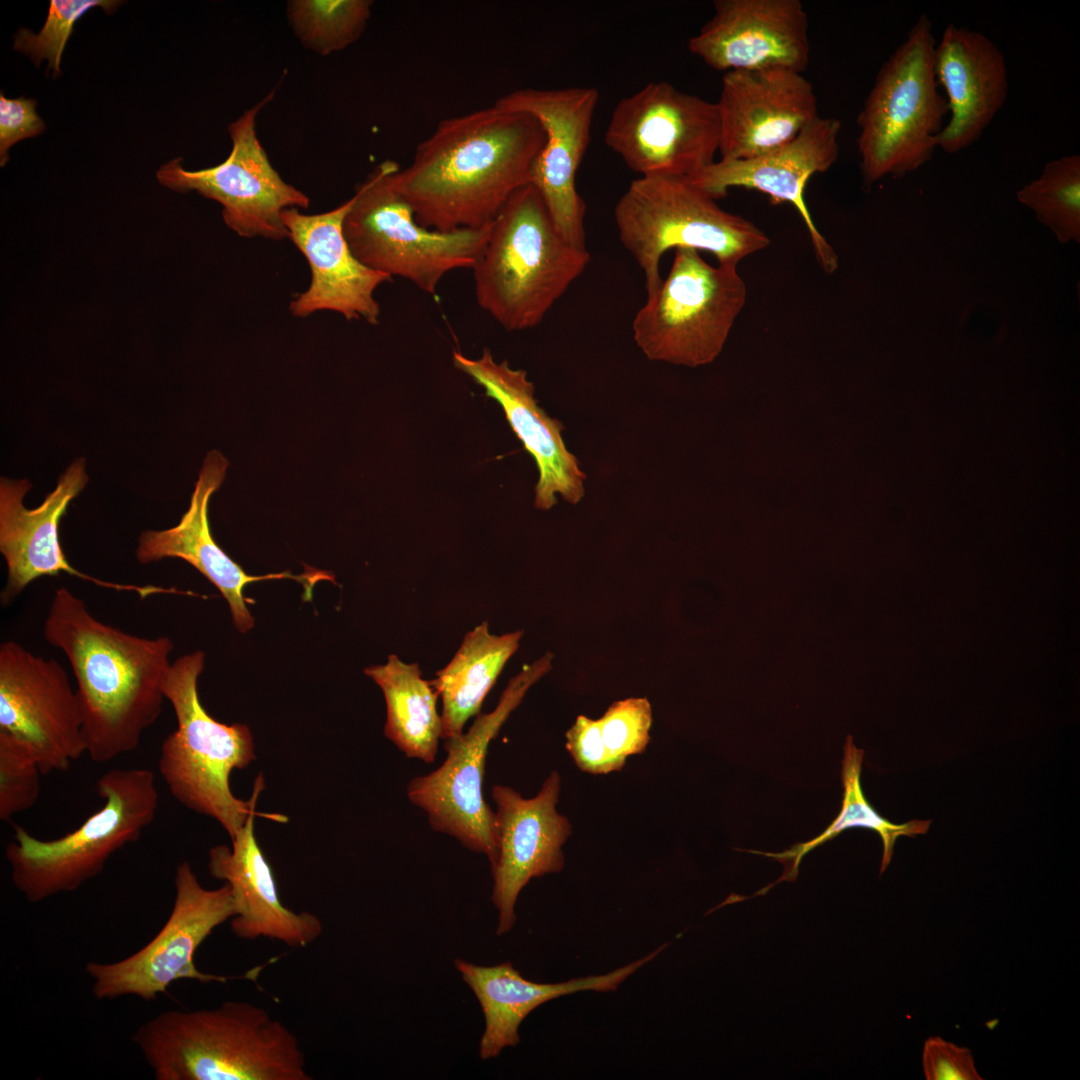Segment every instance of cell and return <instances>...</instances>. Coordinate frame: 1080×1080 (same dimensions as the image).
Here are the masks:
<instances>
[{"instance_id":"1","label":"cell","mask_w":1080,"mask_h":1080,"mask_svg":"<svg viewBox=\"0 0 1080 1080\" xmlns=\"http://www.w3.org/2000/svg\"><path fill=\"white\" fill-rule=\"evenodd\" d=\"M544 143L534 117L493 104L441 120L390 182L422 226L482 228L530 183Z\"/></svg>"},{"instance_id":"2","label":"cell","mask_w":1080,"mask_h":1080,"mask_svg":"<svg viewBox=\"0 0 1080 1080\" xmlns=\"http://www.w3.org/2000/svg\"><path fill=\"white\" fill-rule=\"evenodd\" d=\"M43 635L72 669L90 759L103 764L135 750L161 713L172 640L106 624L66 587L54 592Z\"/></svg>"},{"instance_id":"3","label":"cell","mask_w":1080,"mask_h":1080,"mask_svg":"<svg viewBox=\"0 0 1080 1080\" xmlns=\"http://www.w3.org/2000/svg\"><path fill=\"white\" fill-rule=\"evenodd\" d=\"M157 1080H311L295 1034L247 1001L161 1012L132 1035Z\"/></svg>"},{"instance_id":"4","label":"cell","mask_w":1080,"mask_h":1080,"mask_svg":"<svg viewBox=\"0 0 1080 1080\" xmlns=\"http://www.w3.org/2000/svg\"><path fill=\"white\" fill-rule=\"evenodd\" d=\"M590 261L558 232L531 183L516 190L491 224L474 265L478 304L503 328L536 327Z\"/></svg>"},{"instance_id":"5","label":"cell","mask_w":1080,"mask_h":1080,"mask_svg":"<svg viewBox=\"0 0 1080 1080\" xmlns=\"http://www.w3.org/2000/svg\"><path fill=\"white\" fill-rule=\"evenodd\" d=\"M204 661V653L195 651L168 669L163 692L174 709L177 729L162 743L159 771L180 803L215 819L233 839L256 812L264 778L262 774L256 778L246 801L231 791L232 771L255 759L253 737L246 725L221 723L201 704L198 678Z\"/></svg>"},{"instance_id":"6","label":"cell","mask_w":1080,"mask_h":1080,"mask_svg":"<svg viewBox=\"0 0 1080 1080\" xmlns=\"http://www.w3.org/2000/svg\"><path fill=\"white\" fill-rule=\"evenodd\" d=\"M101 808L77 829L42 840L23 827L5 849L15 888L31 903L72 892L104 869L124 846L136 842L155 819L159 794L152 771L111 769L97 781Z\"/></svg>"},{"instance_id":"7","label":"cell","mask_w":1080,"mask_h":1080,"mask_svg":"<svg viewBox=\"0 0 1080 1080\" xmlns=\"http://www.w3.org/2000/svg\"><path fill=\"white\" fill-rule=\"evenodd\" d=\"M936 39L922 14L881 66L857 118L865 186L902 177L933 157L949 113L934 70Z\"/></svg>"},{"instance_id":"8","label":"cell","mask_w":1080,"mask_h":1080,"mask_svg":"<svg viewBox=\"0 0 1080 1080\" xmlns=\"http://www.w3.org/2000/svg\"><path fill=\"white\" fill-rule=\"evenodd\" d=\"M614 220L622 245L645 277L647 296L661 285L659 263L669 249L691 248L738 266L770 244L753 222L722 209L687 176H640L618 199Z\"/></svg>"},{"instance_id":"9","label":"cell","mask_w":1080,"mask_h":1080,"mask_svg":"<svg viewBox=\"0 0 1080 1080\" xmlns=\"http://www.w3.org/2000/svg\"><path fill=\"white\" fill-rule=\"evenodd\" d=\"M399 168L386 160L356 189L344 220V236L354 256L368 268L402 277L434 294L448 272L474 267L491 224L453 231L422 226L390 182Z\"/></svg>"},{"instance_id":"10","label":"cell","mask_w":1080,"mask_h":1080,"mask_svg":"<svg viewBox=\"0 0 1080 1080\" xmlns=\"http://www.w3.org/2000/svg\"><path fill=\"white\" fill-rule=\"evenodd\" d=\"M746 299L737 266H712L699 251L677 248L667 277L634 317L633 339L651 361L687 367L711 363Z\"/></svg>"},{"instance_id":"11","label":"cell","mask_w":1080,"mask_h":1080,"mask_svg":"<svg viewBox=\"0 0 1080 1080\" xmlns=\"http://www.w3.org/2000/svg\"><path fill=\"white\" fill-rule=\"evenodd\" d=\"M552 658L546 653L524 666L510 679L494 710L479 713L466 733L443 740L447 756L441 766L407 786L408 799L427 814L433 830L484 854L491 865L498 847L495 812L482 793L488 748L529 688L551 669Z\"/></svg>"},{"instance_id":"12","label":"cell","mask_w":1080,"mask_h":1080,"mask_svg":"<svg viewBox=\"0 0 1080 1080\" xmlns=\"http://www.w3.org/2000/svg\"><path fill=\"white\" fill-rule=\"evenodd\" d=\"M174 882L176 895L171 913L149 943L117 962L87 963L85 971L93 979L95 998L113 1000L133 995L152 1001L178 980L228 981L225 976L199 970L194 956L218 926L235 916L230 887L224 883L217 889L204 888L189 862L177 866Z\"/></svg>"},{"instance_id":"13","label":"cell","mask_w":1080,"mask_h":1080,"mask_svg":"<svg viewBox=\"0 0 1080 1080\" xmlns=\"http://www.w3.org/2000/svg\"><path fill=\"white\" fill-rule=\"evenodd\" d=\"M719 140L716 103L666 81L622 98L604 136L607 147L640 176L691 177L715 162Z\"/></svg>"},{"instance_id":"14","label":"cell","mask_w":1080,"mask_h":1080,"mask_svg":"<svg viewBox=\"0 0 1080 1080\" xmlns=\"http://www.w3.org/2000/svg\"><path fill=\"white\" fill-rule=\"evenodd\" d=\"M274 95L271 91L228 125L232 149L222 163L191 171L177 157L156 172L158 181L171 190L197 191L220 203L225 224L241 237L289 238L283 211L310 206L309 197L273 168L257 137V115Z\"/></svg>"},{"instance_id":"15","label":"cell","mask_w":1080,"mask_h":1080,"mask_svg":"<svg viewBox=\"0 0 1080 1080\" xmlns=\"http://www.w3.org/2000/svg\"><path fill=\"white\" fill-rule=\"evenodd\" d=\"M0 733L23 742L42 774L86 753L83 716L65 668L8 640L0 645Z\"/></svg>"},{"instance_id":"16","label":"cell","mask_w":1080,"mask_h":1080,"mask_svg":"<svg viewBox=\"0 0 1080 1080\" xmlns=\"http://www.w3.org/2000/svg\"><path fill=\"white\" fill-rule=\"evenodd\" d=\"M599 91L594 87L524 88L511 91L494 104L534 117L545 132V143L530 183L541 194L561 236L586 249V205L576 189V175L588 149Z\"/></svg>"},{"instance_id":"17","label":"cell","mask_w":1080,"mask_h":1080,"mask_svg":"<svg viewBox=\"0 0 1080 1080\" xmlns=\"http://www.w3.org/2000/svg\"><path fill=\"white\" fill-rule=\"evenodd\" d=\"M88 482L85 459L78 458L59 477L55 489L34 509L23 504L31 488L27 479L0 480V552L7 566L1 592L3 605L12 603L34 580L67 573L95 585L137 593L144 599L167 593V588L107 582L75 569L66 559L59 539V524L70 502Z\"/></svg>"},{"instance_id":"18","label":"cell","mask_w":1080,"mask_h":1080,"mask_svg":"<svg viewBox=\"0 0 1080 1080\" xmlns=\"http://www.w3.org/2000/svg\"><path fill=\"white\" fill-rule=\"evenodd\" d=\"M688 50L718 71L786 69L810 60L808 16L799 0H716Z\"/></svg>"},{"instance_id":"19","label":"cell","mask_w":1080,"mask_h":1080,"mask_svg":"<svg viewBox=\"0 0 1080 1080\" xmlns=\"http://www.w3.org/2000/svg\"><path fill=\"white\" fill-rule=\"evenodd\" d=\"M560 780L556 771L551 772L530 799L508 786L491 789L498 847L491 865V899L499 916L497 935L513 928L517 898L529 881L564 867L562 847L571 834V824L556 810Z\"/></svg>"},{"instance_id":"20","label":"cell","mask_w":1080,"mask_h":1080,"mask_svg":"<svg viewBox=\"0 0 1080 1080\" xmlns=\"http://www.w3.org/2000/svg\"><path fill=\"white\" fill-rule=\"evenodd\" d=\"M716 106L721 159L753 158L794 139L815 120L812 84L786 69L725 72Z\"/></svg>"},{"instance_id":"21","label":"cell","mask_w":1080,"mask_h":1080,"mask_svg":"<svg viewBox=\"0 0 1080 1080\" xmlns=\"http://www.w3.org/2000/svg\"><path fill=\"white\" fill-rule=\"evenodd\" d=\"M840 129L839 120L818 116L794 139L770 152L747 159H720L689 178L716 200L732 187H743L793 205L807 227L819 265L832 274L838 267L837 254L814 224L804 191L814 174L827 171L837 160Z\"/></svg>"},{"instance_id":"22","label":"cell","mask_w":1080,"mask_h":1080,"mask_svg":"<svg viewBox=\"0 0 1080 1080\" xmlns=\"http://www.w3.org/2000/svg\"><path fill=\"white\" fill-rule=\"evenodd\" d=\"M353 202L352 196L336 208L318 214H304L298 208L283 211L282 221L289 239L311 269L308 289L290 303L294 316L304 318L329 310L347 320L378 324L380 307L374 293L392 277L368 268L352 253L343 224Z\"/></svg>"},{"instance_id":"23","label":"cell","mask_w":1080,"mask_h":1080,"mask_svg":"<svg viewBox=\"0 0 1080 1080\" xmlns=\"http://www.w3.org/2000/svg\"><path fill=\"white\" fill-rule=\"evenodd\" d=\"M228 466V460L220 452L209 451L195 483L188 510L179 523L171 528L143 531L138 539L136 557L142 564L178 558L192 565L221 592L228 603L234 625L244 633L254 626V618L247 608V603L252 601L244 596V588L248 584L289 578L311 587L319 580H332V575L311 569L302 575L281 572L254 576L247 574L226 554L211 533L208 508L212 495L225 479Z\"/></svg>"},{"instance_id":"24","label":"cell","mask_w":1080,"mask_h":1080,"mask_svg":"<svg viewBox=\"0 0 1080 1080\" xmlns=\"http://www.w3.org/2000/svg\"><path fill=\"white\" fill-rule=\"evenodd\" d=\"M452 359L457 369L499 403L513 432L534 458L539 471L535 507L551 509L557 494L570 504L579 503L585 495L586 475L563 441L562 423L537 404L527 373L511 368L507 361L496 362L488 349L476 359L453 351Z\"/></svg>"},{"instance_id":"25","label":"cell","mask_w":1080,"mask_h":1080,"mask_svg":"<svg viewBox=\"0 0 1080 1080\" xmlns=\"http://www.w3.org/2000/svg\"><path fill=\"white\" fill-rule=\"evenodd\" d=\"M938 85L946 92L949 120L937 148L957 153L974 144L1004 105L1008 75L1001 49L981 32L949 24L934 53Z\"/></svg>"},{"instance_id":"26","label":"cell","mask_w":1080,"mask_h":1080,"mask_svg":"<svg viewBox=\"0 0 1080 1080\" xmlns=\"http://www.w3.org/2000/svg\"><path fill=\"white\" fill-rule=\"evenodd\" d=\"M256 816L287 820L280 814L256 811L231 839V848L217 845L209 851L211 876L224 881L233 894L236 914L230 920L231 931L243 940L269 938L290 947H307L322 934L323 924L315 914L295 912L282 904L271 866L255 837Z\"/></svg>"},{"instance_id":"27","label":"cell","mask_w":1080,"mask_h":1080,"mask_svg":"<svg viewBox=\"0 0 1080 1080\" xmlns=\"http://www.w3.org/2000/svg\"><path fill=\"white\" fill-rule=\"evenodd\" d=\"M669 942L648 955L612 972L560 983H537L524 978L511 963L480 966L462 959L454 961L463 981L473 991L485 1019L479 1045L482 1060L496 1058L505 1048L520 1042L519 1027L537 1007L579 991H614L631 974L653 960Z\"/></svg>"},{"instance_id":"28","label":"cell","mask_w":1080,"mask_h":1080,"mask_svg":"<svg viewBox=\"0 0 1080 1080\" xmlns=\"http://www.w3.org/2000/svg\"><path fill=\"white\" fill-rule=\"evenodd\" d=\"M522 635V631L494 635L483 622L465 635L451 661L436 672L430 681L442 699V740L462 734L468 719L480 713Z\"/></svg>"},{"instance_id":"29","label":"cell","mask_w":1080,"mask_h":1080,"mask_svg":"<svg viewBox=\"0 0 1080 1080\" xmlns=\"http://www.w3.org/2000/svg\"><path fill=\"white\" fill-rule=\"evenodd\" d=\"M364 673L383 692L385 736L407 757L434 762L442 730L436 707L439 693L430 680L422 678L419 665L391 654L387 663L367 667Z\"/></svg>"},{"instance_id":"30","label":"cell","mask_w":1080,"mask_h":1080,"mask_svg":"<svg viewBox=\"0 0 1080 1080\" xmlns=\"http://www.w3.org/2000/svg\"><path fill=\"white\" fill-rule=\"evenodd\" d=\"M863 757L864 751L856 748L852 738L848 737L844 746L842 760L841 776L844 794L841 810L835 820L820 835L805 843H797L779 853L747 850L749 853L764 855L781 862L784 865V871L782 876L774 883L763 887L752 896L745 897L746 899L763 895L782 881H795L802 858L814 848L835 838L846 829L865 828L879 834L883 843L880 874L886 870L891 862L894 845L898 837H914L928 831L931 820H911L903 824H894L877 813L862 791L860 775Z\"/></svg>"},{"instance_id":"31","label":"cell","mask_w":1080,"mask_h":1080,"mask_svg":"<svg viewBox=\"0 0 1080 1080\" xmlns=\"http://www.w3.org/2000/svg\"><path fill=\"white\" fill-rule=\"evenodd\" d=\"M652 709L646 698L614 702L597 720L579 715L566 732V749L584 772L620 770L626 758L640 754L650 740Z\"/></svg>"},{"instance_id":"32","label":"cell","mask_w":1080,"mask_h":1080,"mask_svg":"<svg viewBox=\"0 0 1080 1080\" xmlns=\"http://www.w3.org/2000/svg\"><path fill=\"white\" fill-rule=\"evenodd\" d=\"M1058 242H1080V156L1065 155L1047 162L1040 176L1017 192Z\"/></svg>"},{"instance_id":"33","label":"cell","mask_w":1080,"mask_h":1080,"mask_svg":"<svg viewBox=\"0 0 1080 1080\" xmlns=\"http://www.w3.org/2000/svg\"><path fill=\"white\" fill-rule=\"evenodd\" d=\"M370 0H292L287 4L290 27L307 49L327 56L340 51L364 32Z\"/></svg>"},{"instance_id":"34","label":"cell","mask_w":1080,"mask_h":1080,"mask_svg":"<svg viewBox=\"0 0 1080 1080\" xmlns=\"http://www.w3.org/2000/svg\"><path fill=\"white\" fill-rule=\"evenodd\" d=\"M122 3L115 0H51L47 19L38 34L20 28L14 37L13 48L30 56L36 66L48 61L52 76L61 74L60 64L66 43L76 21L88 10L101 7L112 13Z\"/></svg>"},{"instance_id":"35","label":"cell","mask_w":1080,"mask_h":1080,"mask_svg":"<svg viewBox=\"0 0 1080 1080\" xmlns=\"http://www.w3.org/2000/svg\"><path fill=\"white\" fill-rule=\"evenodd\" d=\"M39 764L23 742L0 733V819L30 809L40 794Z\"/></svg>"},{"instance_id":"36","label":"cell","mask_w":1080,"mask_h":1080,"mask_svg":"<svg viewBox=\"0 0 1080 1080\" xmlns=\"http://www.w3.org/2000/svg\"><path fill=\"white\" fill-rule=\"evenodd\" d=\"M922 1067L927 1080H981L970 1049L929 1037L923 1047Z\"/></svg>"},{"instance_id":"37","label":"cell","mask_w":1080,"mask_h":1080,"mask_svg":"<svg viewBox=\"0 0 1080 1080\" xmlns=\"http://www.w3.org/2000/svg\"><path fill=\"white\" fill-rule=\"evenodd\" d=\"M34 99L7 98L0 94V165L8 160V150L15 143L35 137L45 130V124L36 112Z\"/></svg>"}]
</instances>
